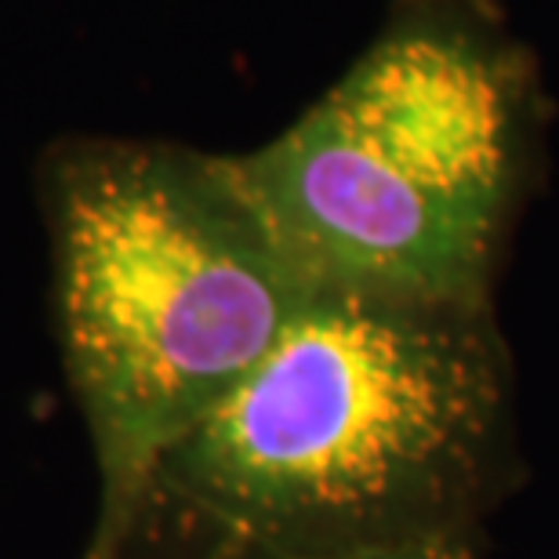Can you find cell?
Wrapping results in <instances>:
<instances>
[{
	"instance_id": "1",
	"label": "cell",
	"mask_w": 559,
	"mask_h": 559,
	"mask_svg": "<svg viewBox=\"0 0 559 559\" xmlns=\"http://www.w3.org/2000/svg\"><path fill=\"white\" fill-rule=\"evenodd\" d=\"M516 476L495 309L317 290L160 462L120 559H367L468 538Z\"/></svg>"
},
{
	"instance_id": "2",
	"label": "cell",
	"mask_w": 559,
	"mask_h": 559,
	"mask_svg": "<svg viewBox=\"0 0 559 559\" xmlns=\"http://www.w3.org/2000/svg\"><path fill=\"white\" fill-rule=\"evenodd\" d=\"M62 353L98 465L84 559H120L156 468L273 353L317 287L226 156L81 142L48 175Z\"/></svg>"
},
{
	"instance_id": "3",
	"label": "cell",
	"mask_w": 559,
	"mask_h": 559,
	"mask_svg": "<svg viewBox=\"0 0 559 559\" xmlns=\"http://www.w3.org/2000/svg\"><path fill=\"white\" fill-rule=\"evenodd\" d=\"M531 135V73L506 37L418 4L284 135L226 164L317 290L490 306Z\"/></svg>"
},
{
	"instance_id": "4",
	"label": "cell",
	"mask_w": 559,
	"mask_h": 559,
	"mask_svg": "<svg viewBox=\"0 0 559 559\" xmlns=\"http://www.w3.org/2000/svg\"><path fill=\"white\" fill-rule=\"evenodd\" d=\"M367 559H484V556H479L476 534H468V538H440V542L411 545V549H396V552H378Z\"/></svg>"
}]
</instances>
